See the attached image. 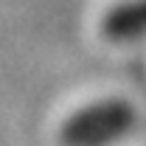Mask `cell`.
Returning a JSON list of instances; mask_svg holds the SVG:
<instances>
[{
	"label": "cell",
	"instance_id": "cell-1",
	"mask_svg": "<svg viewBox=\"0 0 146 146\" xmlns=\"http://www.w3.org/2000/svg\"><path fill=\"white\" fill-rule=\"evenodd\" d=\"M138 121L135 107L124 98H101L76 110L59 127L62 146H112L124 141Z\"/></svg>",
	"mask_w": 146,
	"mask_h": 146
},
{
	"label": "cell",
	"instance_id": "cell-2",
	"mask_svg": "<svg viewBox=\"0 0 146 146\" xmlns=\"http://www.w3.org/2000/svg\"><path fill=\"white\" fill-rule=\"evenodd\" d=\"M101 36L110 42H135L146 36V0H121L101 17Z\"/></svg>",
	"mask_w": 146,
	"mask_h": 146
}]
</instances>
